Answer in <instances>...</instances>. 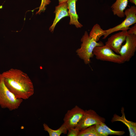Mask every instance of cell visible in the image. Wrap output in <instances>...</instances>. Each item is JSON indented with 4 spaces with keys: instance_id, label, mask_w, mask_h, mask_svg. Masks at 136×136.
Masks as SVG:
<instances>
[{
    "instance_id": "cell-10",
    "label": "cell",
    "mask_w": 136,
    "mask_h": 136,
    "mask_svg": "<svg viewBox=\"0 0 136 136\" xmlns=\"http://www.w3.org/2000/svg\"><path fill=\"white\" fill-rule=\"evenodd\" d=\"M124 108L122 107L121 110L122 114L120 116L115 114L111 120L112 122L115 121H120L124 124L127 127L130 136L136 135V123L127 120L125 117Z\"/></svg>"
},
{
    "instance_id": "cell-12",
    "label": "cell",
    "mask_w": 136,
    "mask_h": 136,
    "mask_svg": "<svg viewBox=\"0 0 136 136\" xmlns=\"http://www.w3.org/2000/svg\"><path fill=\"white\" fill-rule=\"evenodd\" d=\"M77 0H68L67 3L68 5V11L70 17V24H74L77 28H81L83 25L78 20V16L76 9V3Z\"/></svg>"
},
{
    "instance_id": "cell-1",
    "label": "cell",
    "mask_w": 136,
    "mask_h": 136,
    "mask_svg": "<svg viewBox=\"0 0 136 136\" xmlns=\"http://www.w3.org/2000/svg\"><path fill=\"white\" fill-rule=\"evenodd\" d=\"M2 74L5 85L17 98L27 99L33 94V83L26 73L19 69L11 68Z\"/></svg>"
},
{
    "instance_id": "cell-19",
    "label": "cell",
    "mask_w": 136,
    "mask_h": 136,
    "mask_svg": "<svg viewBox=\"0 0 136 136\" xmlns=\"http://www.w3.org/2000/svg\"><path fill=\"white\" fill-rule=\"evenodd\" d=\"M68 130V136H78L80 131L79 129L75 127L70 128Z\"/></svg>"
},
{
    "instance_id": "cell-23",
    "label": "cell",
    "mask_w": 136,
    "mask_h": 136,
    "mask_svg": "<svg viewBox=\"0 0 136 136\" xmlns=\"http://www.w3.org/2000/svg\"><path fill=\"white\" fill-rule=\"evenodd\" d=\"M68 0H58L59 4H60L61 3L66 2Z\"/></svg>"
},
{
    "instance_id": "cell-18",
    "label": "cell",
    "mask_w": 136,
    "mask_h": 136,
    "mask_svg": "<svg viewBox=\"0 0 136 136\" xmlns=\"http://www.w3.org/2000/svg\"><path fill=\"white\" fill-rule=\"evenodd\" d=\"M96 131L99 136H107L108 134L103 126L100 123L95 124Z\"/></svg>"
},
{
    "instance_id": "cell-4",
    "label": "cell",
    "mask_w": 136,
    "mask_h": 136,
    "mask_svg": "<svg viewBox=\"0 0 136 136\" xmlns=\"http://www.w3.org/2000/svg\"><path fill=\"white\" fill-rule=\"evenodd\" d=\"M126 17L120 24L113 27L105 30L103 39H105L110 34L118 31L128 30L131 25L136 23V7L131 6L126 9L124 12Z\"/></svg>"
},
{
    "instance_id": "cell-3",
    "label": "cell",
    "mask_w": 136,
    "mask_h": 136,
    "mask_svg": "<svg viewBox=\"0 0 136 136\" xmlns=\"http://www.w3.org/2000/svg\"><path fill=\"white\" fill-rule=\"evenodd\" d=\"M82 43L81 48L76 51L79 57L83 60L86 64H89L91 62L90 58L93 57V50L97 46L104 45L101 41L97 42L93 39L90 37L87 32L85 31L81 39Z\"/></svg>"
},
{
    "instance_id": "cell-5",
    "label": "cell",
    "mask_w": 136,
    "mask_h": 136,
    "mask_svg": "<svg viewBox=\"0 0 136 136\" xmlns=\"http://www.w3.org/2000/svg\"><path fill=\"white\" fill-rule=\"evenodd\" d=\"M94 55L97 60L109 61L119 64L124 62L119 54L115 53L106 45L95 47L93 51Z\"/></svg>"
},
{
    "instance_id": "cell-21",
    "label": "cell",
    "mask_w": 136,
    "mask_h": 136,
    "mask_svg": "<svg viewBox=\"0 0 136 136\" xmlns=\"http://www.w3.org/2000/svg\"><path fill=\"white\" fill-rule=\"evenodd\" d=\"M50 2L49 0H42V3L41 7L43 8L46 5L48 4Z\"/></svg>"
},
{
    "instance_id": "cell-11",
    "label": "cell",
    "mask_w": 136,
    "mask_h": 136,
    "mask_svg": "<svg viewBox=\"0 0 136 136\" xmlns=\"http://www.w3.org/2000/svg\"><path fill=\"white\" fill-rule=\"evenodd\" d=\"M68 5L67 2L61 3L55 7L54 12L55 16L52 25L50 27L49 30L53 32L57 24L62 18L67 16H69L67 11Z\"/></svg>"
},
{
    "instance_id": "cell-15",
    "label": "cell",
    "mask_w": 136,
    "mask_h": 136,
    "mask_svg": "<svg viewBox=\"0 0 136 136\" xmlns=\"http://www.w3.org/2000/svg\"><path fill=\"white\" fill-rule=\"evenodd\" d=\"M105 33V30H103L98 24H96L93 27L89 36L97 42Z\"/></svg>"
},
{
    "instance_id": "cell-14",
    "label": "cell",
    "mask_w": 136,
    "mask_h": 136,
    "mask_svg": "<svg viewBox=\"0 0 136 136\" xmlns=\"http://www.w3.org/2000/svg\"><path fill=\"white\" fill-rule=\"evenodd\" d=\"M43 126L44 130L48 133L49 136H60L62 133H67L68 131L67 128L63 123L56 130L51 129L45 123L43 124Z\"/></svg>"
},
{
    "instance_id": "cell-6",
    "label": "cell",
    "mask_w": 136,
    "mask_h": 136,
    "mask_svg": "<svg viewBox=\"0 0 136 136\" xmlns=\"http://www.w3.org/2000/svg\"><path fill=\"white\" fill-rule=\"evenodd\" d=\"M105 119L100 116L94 111L91 109L86 110L84 111L83 117L75 127L80 131L100 123L101 122H105Z\"/></svg>"
},
{
    "instance_id": "cell-20",
    "label": "cell",
    "mask_w": 136,
    "mask_h": 136,
    "mask_svg": "<svg viewBox=\"0 0 136 136\" xmlns=\"http://www.w3.org/2000/svg\"><path fill=\"white\" fill-rule=\"evenodd\" d=\"M127 30V32L128 34L136 35V24L131 28H129Z\"/></svg>"
},
{
    "instance_id": "cell-8",
    "label": "cell",
    "mask_w": 136,
    "mask_h": 136,
    "mask_svg": "<svg viewBox=\"0 0 136 136\" xmlns=\"http://www.w3.org/2000/svg\"><path fill=\"white\" fill-rule=\"evenodd\" d=\"M84 110L77 106L67 111L63 118V124L68 130L75 127L83 117Z\"/></svg>"
},
{
    "instance_id": "cell-13",
    "label": "cell",
    "mask_w": 136,
    "mask_h": 136,
    "mask_svg": "<svg viewBox=\"0 0 136 136\" xmlns=\"http://www.w3.org/2000/svg\"><path fill=\"white\" fill-rule=\"evenodd\" d=\"M128 0H116L111 7L114 15L120 18L124 17V10L127 6Z\"/></svg>"
},
{
    "instance_id": "cell-16",
    "label": "cell",
    "mask_w": 136,
    "mask_h": 136,
    "mask_svg": "<svg viewBox=\"0 0 136 136\" xmlns=\"http://www.w3.org/2000/svg\"><path fill=\"white\" fill-rule=\"evenodd\" d=\"M78 136H99L96 132L95 125L80 131Z\"/></svg>"
},
{
    "instance_id": "cell-7",
    "label": "cell",
    "mask_w": 136,
    "mask_h": 136,
    "mask_svg": "<svg viewBox=\"0 0 136 136\" xmlns=\"http://www.w3.org/2000/svg\"><path fill=\"white\" fill-rule=\"evenodd\" d=\"M125 44L122 46L119 54L124 62L129 61L134 55L136 50V35L128 34Z\"/></svg>"
},
{
    "instance_id": "cell-22",
    "label": "cell",
    "mask_w": 136,
    "mask_h": 136,
    "mask_svg": "<svg viewBox=\"0 0 136 136\" xmlns=\"http://www.w3.org/2000/svg\"><path fill=\"white\" fill-rule=\"evenodd\" d=\"M129 1L130 3L136 5V0H128Z\"/></svg>"
},
{
    "instance_id": "cell-9",
    "label": "cell",
    "mask_w": 136,
    "mask_h": 136,
    "mask_svg": "<svg viewBox=\"0 0 136 136\" xmlns=\"http://www.w3.org/2000/svg\"><path fill=\"white\" fill-rule=\"evenodd\" d=\"M128 34L127 30H122L113 35L108 39L105 45L119 54L122 44L125 41Z\"/></svg>"
},
{
    "instance_id": "cell-2",
    "label": "cell",
    "mask_w": 136,
    "mask_h": 136,
    "mask_svg": "<svg viewBox=\"0 0 136 136\" xmlns=\"http://www.w3.org/2000/svg\"><path fill=\"white\" fill-rule=\"evenodd\" d=\"M23 100L17 98L6 86L4 77L0 74V106L2 108H7L10 111L17 109Z\"/></svg>"
},
{
    "instance_id": "cell-17",
    "label": "cell",
    "mask_w": 136,
    "mask_h": 136,
    "mask_svg": "<svg viewBox=\"0 0 136 136\" xmlns=\"http://www.w3.org/2000/svg\"><path fill=\"white\" fill-rule=\"evenodd\" d=\"M100 123L104 127L108 135H114L121 136L125 133V132L124 131H117L112 130L108 127L105 123V122H101Z\"/></svg>"
}]
</instances>
